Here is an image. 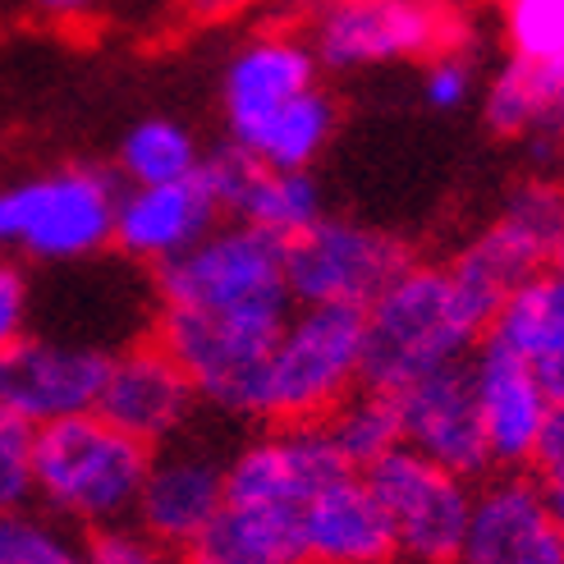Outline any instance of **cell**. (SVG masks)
I'll use <instances>...</instances> for the list:
<instances>
[{
    "instance_id": "1",
    "label": "cell",
    "mask_w": 564,
    "mask_h": 564,
    "mask_svg": "<svg viewBox=\"0 0 564 564\" xmlns=\"http://www.w3.org/2000/svg\"><path fill=\"white\" fill-rule=\"evenodd\" d=\"M477 340L482 335L459 313L449 271L413 262L362 307V386L394 394L445 362L468 358Z\"/></svg>"
},
{
    "instance_id": "2",
    "label": "cell",
    "mask_w": 564,
    "mask_h": 564,
    "mask_svg": "<svg viewBox=\"0 0 564 564\" xmlns=\"http://www.w3.org/2000/svg\"><path fill=\"white\" fill-rule=\"evenodd\" d=\"M152 468L143 441L110 427L101 413H74L46 422L33 436V487L46 510L74 523L106 528L138 510Z\"/></svg>"
},
{
    "instance_id": "3",
    "label": "cell",
    "mask_w": 564,
    "mask_h": 564,
    "mask_svg": "<svg viewBox=\"0 0 564 564\" xmlns=\"http://www.w3.org/2000/svg\"><path fill=\"white\" fill-rule=\"evenodd\" d=\"M560 248H564V184L538 175L505 197L487 230L468 239L455 258L445 262L468 326L477 335H487L500 303L510 299L523 280L551 271Z\"/></svg>"
},
{
    "instance_id": "4",
    "label": "cell",
    "mask_w": 564,
    "mask_h": 564,
    "mask_svg": "<svg viewBox=\"0 0 564 564\" xmlns=\"http://www.w3.org/2000/svg\"><path fill=\"white\" fill-rule=\"evenodd\" d=\"M299 303L285 307H225V313H203V307H161L156 313V340L165 345L180 368L188 372L197 400L235 413L258 417L262 409V372L271 345L294 317Z\"/></svg>"
},
{
    "instance_id": "5",
    "label": "cell",
    "mask_w": 564,
    "mask_h": 564,
    "mask_svg": "<svg viewBox=\"0 0 564 564\" xmlns=\"http://www.w3.org/2000/svg\"><path fill=\"white\" fill-rule=\"evenodd\" d=\"M358 386H362V307L349 303L294 307V317L285 322L267 358L258 417L275 422V427H285V422H322Z\"/></svg>"
},
{
    "instance_id": "6",
    "label": "cell",
    "mask_w": 564,
    "mask_h": 564,
    "mask_svg": "<svg viewBox=\"0 0 564 564\" xmlns=\"http://www.w3.org/2000/svg\"><path fill=\"white\" fill-rule=\"evenodd\" d=\"M120 184L93 165H65L0 188V252L37 262H83L116 243Z\"/></svg>"
},
{
    "instance_id": "7",
    "label": "cell",
    "mask_w": 564,
    "mask_h": 564,
    "mask_svg": "<svg viewBox=\"0 0 564 564\" xmlns=\"http://www.w3.org/2000/svg\"><path fill=\"white\" fill-rule=\"evenodd\" d=\"M285 248L290 239L225 216L207 239H197L180 258L152 267L156 303L203 307V313H225V307H285L294 303L285 285Z\"/></svg>"
},
{
    "instance_id": "8",
    "label": "cell",
    "mask_w": 564,
    "mask_h": 564,
    "mask_svg": "<svg viewBox=\"0 0 564 564\" xmlns=\"http://www.w3.org/2000/svg\"><path fill=\"white\" fill-rule=\"evenodd\" d=\"M413 248L377 225L349 216H322L285 248V285L299 307L349 303L368 307L394 275L413 267Z\"/></svg>"
},
{
    "instance_id": "9",
    "label": "cell",
    "mask_w": 564,
    "mask_h": 564,
    "mask_svg": "<svg viewBox=\"0 0 564 564\" xmlns=\"http://www.w3.org/2000/svg\"><path fill=\"white\" fill-rule=\"evenodd\" d=\"M372 496L394 528L400 555L417 564H455L473 519V482L432 464L409 445H394L386 459L362 468Z\"/></svg>"
},
{
    "instance_id": "10",
    "label": "cell",
    "mask_w": 564,
    "mask_h": 564,
    "mask_svg": "<svg viewBox=\"0 0 564 564\" xmlns=\"http://www.w3.org/2000/svg\"><path fill=\"white\" fill-rule=\"evenodd\" d=\"M307 46L322 69L422 61L441 55L445 14L432 0H326Z\"/></svg>"
},
{
    "instance_id": "11",
    "label": "cell",
    "mask_w": 564,
    "mask_h": 564,
    "mask_svg": "<svg viewBox=\"0 0 564 564\" xmlns=\"http://www.w3.org/2000/svg\"><path fill=\"white\" fill-rule=\"evenodd\" d=\"M394 404H400V432H404L409 449L427 455L432 464H441L449 473L468 477V482H482L496 468L468 358L445 362V368L409 381L404 390H394Z\"/></svg>"
},
{
    "instance_id": "12",
    "label": "cell",
    "mask_w": 564,
    "mask_h": 564,
    "mask_svg": "<svg viewBox=\"0 0 564 564\" xmlns=\"http://www.w3.org/2000/svg\"><path fill=\"white\" fill-rule=\"evenodd\" d=\"M110 372V354L93 345H61L42 335H19L0 349V409L46 427L74 413H93Z\"/></svg>"
},
{
    "instance_id": "13",
    "label": "cell",
    "mask_w": 564,
    "mask_h": 564,
    "mask_svg": "<svg viewBox=\"0 0 564 564\" xmlns=\"http://www.w3.org/2000/svg\"><path fill=\"white\" fill-rule=\"evenodd\" d=\"M197 404L203 400H197L188 372L152 335V340L133 345L124 354H110V372L93 413H101L124 436L143 441L148 449H161L188 427Z\"/></svg>"
},
{
    "instance_id": "14",
    "label": "cell",
    "mask_w": 564,
    "mask_h": 564,
    "mask_svg": "<svg viewBox=\"0 0 564 564\" xmlns=\"http://www.w3.org/2000/svg\"><path fill=\"white\" fill-rule=\"evenodd\" d=\"M455 564H564V532L528 473H500L477 487Z\"/></svg>"
},
{
    "instance_id": "15",
    "label": "cell",
    "mask_w": 564,
    "mask_h": 564,
    "mask_svg": "<svg viewBox=\"0 0 564 564\" xmlns=\"http://www.w3.org/2000/svg\"><path fill=\"white\" fill-rule=\"evenodd\" d=\"M220 220V197L197 171L171 184H124L116 203V248L133 262L161 267L207 239Z\"/></svg>"
},
{
    "instance_id": "16",
    "label": "cell",
    "mask_w": 564,
    "mask_h": 564,
    "mask_svg": "<svg viewBox=\"0 0 564 564\" xmlns=\"http://www.w3.org/2000/svg\"><path fill=\"white\" fill-rule=\"evenodd\" d=\"M468 362H473V386H477V409H482V427L491 445V464L500 473H523L532 464V449H538L555 404L546 400V390L532 377L528 362L500 340H491V335L477 340Z\"/></svg>"
},
{
    "instance_id": "17",
    "label": "cell",
    "mask_w": 564,
    "mask_h": 564,
    "mask_svg": "<svg viewBox=\"0 0 564 564\" xmlns=\"http://www.w3.org/2000/svg\"><path fill=\"white\" fill-rule=\"evenodd\" d=\"M225 505V464L203 449H152V468L138 496V528L165 551H184Z\"/></svg>"
},
{
    "instance_id": "18",
    "label": "cell",
    "mask_w": 564,
    "mask_h": 564,
    "mask_svg": "<svg viewBox=\"0 0 564 564\" xmlns=\"http://www.w3.org/2000/svg\"><path fill=\"white\" fill-rule=\"evenodd\" d=\"M307 564H390L400 555L394 528L362 473H340L303 505Z\"/></svg>"
},
{
    "instance_id": "19",
    "label": "cell",
    "mask_w": 564,
    "mask_h": 564,
    "mask_svg": "<svg viewBox=\"0 0 564 564\" xmlns=\"http://www.w3.org/2000/svg\"><path fill=\"white\" fill-rule=\"evenodd\" d=\"M317 74L322 65L303 37L262 33L248 46H239L220 74V110L230 138L271 116V110H280L285 101H294L299 93L317 88Z\"/></svg>"
},
{
    "instance_id": "20",
    "label": "cell",
    "mask_w": 564,
    "mask_h": 564,
    "mask_svg": "<svg viewBox=\"0 0 564 564\" xmlns=\"http://www.w3.org/2000/svg\"><path fill=\"white\" fill-rule=\"evenodd\" d=\"M482 120L500 138H528L532 165H551L564 148V55L551 61L510 55L487 83Z\"/></svg>"
},
{
    "instance_id": "21",
    "label": "cell",
    "mask_w": 564,
    "mask_h": 564,
    "mask_svg": "<svg viewBox=\"0 0 564 564\" xmlns=\"http://www.w3.org/2000/svg\"><path fill=\"white\" fill-rule=\"evenodd\" d=\"M491 340L514 349L532 377L542 381L546 400L564 409V280L555 271H542L500 303L496 322L487 326Z\"/></svg>"
},
{
    "instance_id": "22",
    "label": "cell",
    "mask_w": 564,
    "mask_h": 564,
    "mask_svg": "<svg viewBox=\"0 0 564 564\" xmlns=\"http://www.w3.org/2000/svg\"><path fill=\"white\" fill-rule=\"evenodd\" d=\"M299 510L220 505V514L180 551L184 564H307Z\"/></svg>"
},
{
    "instance_id": "23",
    "label": "cell",
    "mask_w": 564,
    "mask_h": 564,
    "mask_svg": "<svg viewBox=\"0 0 564 564\" xmlns=\"http://www.w3.org/2000/svg\"><path fill=\"white\" fill-rule=\"evenodd\" d=\"M335 124H340V110H335L330 93L307 88L280 110H271V116H262L258 124L235 133L230 143H239L252 161L271 165V171H313Z\"/></svg>"
},
{
    "instance_id": "24",
    "label": "cell",
    "mask_w": 564,
    "mask_h": 564,
    "mask_svg": "<svg viewBox=\"0 0 564 564\" xmlns=\"http://www.w3.org/2000/svg\"><path fill=\"white\" fill-rule=\"evenodd\" d=\"M322 216H326V203L313 171H271V165H258L230 203V220H248L280 239L303 235Z\"/></svg>"
},
{
    "instance_id": "25",
    "label": "cell",
    "mask_w": 564,
    "mask_h": 564,
    "mask_svg": "<svg viewBox=\"0 0 564 564\" xmlns=\"http://www.w3.org/2000/svg\"><path fill=\"white\" fill-rule=\"evenodd\" d=\"M322 427L330 432L335 449L345 455L349 468H372L377 459H386L394 445H404V432H400V404L394 394L386 390H372V386H358L349 400H340L326 417Z\"/></svg>"
},
{
    "instance_id": "26",
    "label": "cell",
    "mask_w": 564,
    "mask_h": 564,
    "mask_svg": "<svg viewBox=\"0 0 564 564\" xmlns=\"http://www.w3.org/2000/svg\"><path fill=\"white\" fill-rule=\"evenodd\" d=\"M203 165V148H197L193 129L175 120H143L124 133L120 143V175L124 184H171L188 180Z\"/></svg>"
},
{
    "instance_id": "27",
    "label": "cell",
    "mask_w": 564,
    "mask_h": 564,
    "mask_svg": "<svg viewBox=\"0 0 564 564\" xmlns=\"http://www.w3.org/2000/svg\"><path fill=\"white\" fill-rule=\"evenodd\" d=\"M0 564H83V546H74L46 519L10 510L0 514Z\"/></svg>"
},
{
    "instance_id": "28",
    "label": "cell",
    "mask_w": 564,
    "mask_h": 564,
    "mask_svg": "<svg viewBox=\"0 0 564 564\" xmlns=\"http://www.w3.org/2000/svg\"><path fill=\"white\" fill-rule=\"evenodd\" d=\"M505 33L523 61L564 55V0H505Z\"/></svg>"
},
{
    "instance_id": "29",
    "label": "cell",
    "mask_w": 564,
    "mask_h": 564,
    "mask_svg": "<svg viewBox=\"0 0 564 564\" xmlns=\"http://www.w3.org/2000/svg\"><path fill=\"white\" fill-rule=\"evenodd\" d=\"M33 436L37 427L0 409V514L23 510L37 496L33 487Z\"/></svg>"
},
{
    "instance_id": "30",
    "label": "cell",
    "mask_w": 564,
    "mask_h": 564,
    "mask_svg": "<svg viewBox=\"0 0 564 564\" xmlns=\"http://www.w3.org/2000/svg\"><path fill=\"white\" fill-rule=\"evenodd\" d=\"M83 564H175V560L161 542H152L143 528L106 523V528L88 532V542H83Z\"/></svg>"
},
{
    "instance_id": "31",
    "label": "cell",
    "mask_w": 564,
    "mask_h": 564,
    "mask_svg": "<svg viewBox=\"0 0 564 564\" xmlns=\"http://www.w3.org/2000/svg\"><path fill=\"white\" fill-rule=\"evenodd\" d=\"M523 473L538 482L551 519L564 532V409H551L546 427H542V441H538V449H532V464Z\"/></svg>"
},
{
    "instance_id": "32",
    "label": "cell",
    "mask_w": 564,
    "mask_h": 564,
    "mask_svg": "<svg viewBox=\"0 0 564 564\" xmlns=\"http://www.w3.org/2000/svg\"><path fill=\"white\" fill-rule=\"evenodd\" d=\"M473 83H477V69H473L468 55L441 51L427 61V74H422V101L445 116V110H459L473 97Z\"/></svg>"
},
{
    "instance_id": "33",
    "label": "cell",
    "mask_w": 564,
    "mask_h": 564,
    "mask_svg": "<svg viewBox=\"0 0 564 564\" xmlns=\"http://www.w3.org/2000/svg\"><path fill=\"white\" fill-rule=\"evenodd\" d=\"M28 275L14 262H0V349L28 335Z\"/></svg>"
},
{
    "instance_id": "34",
    "label": "cell",
    "mask_w": 564,
    "mask_h": 564,
    "mask_svg": "<svg viewBox=\"0 0 564 564\" xmlns=\"http://www.w3.org/2000/svg\"><path fill=\"white\" fill-rule=\"evenodd\" d=\"M243 6H252V0H184V10H188L193 19H203V23L230 19V14H239Z\"/></svg>"
},
{
    "instance_id": "35",
    "label": "cell",
    "mask_w": 564,
    "mask_h": 564,
    "mask_svg": "<svg viewBox=\"0 0 564 564\" xmlns=\"http://www.w3.org/2000/svg\"><path fill=\"white\" fill-rule=\"evenodd\" d=\"M33 6L46 14V19H83V14H88L93 6H97V0H33Z\"/></svg>"
},
{
    "instance_id": "36",
    "label": "cell",
    "mask_w": 564,
    "mask_h": 564,
    "mask_svg": "<svg viewBox=\"0 0 564 564\" xmlns=\"http://www.w3.org/2000/svg\"><path fill=\"white\" fill-rule=\"evenodd\" d=\"M551 271H555V275H560V280H564V248H560V252H555V262H551Z\"/></svg>"
}]
</instances>
